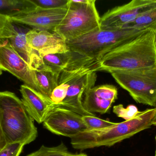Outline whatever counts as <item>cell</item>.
I'll list each match as a JSON object with an SVG mask.
<instances>
[{"label": "cell", "instance_id": "obj_17", "mask_svg": "<svg viewBox=\"0 0 156 156\" xmlns=\"http://www.w3.org/2000/svg\"><path fill=\"white\" fill-rule=\"evenodd\" d=\"M37 7L32 0H0V11L5 12L8 16L27 13Z\"/></svg>", "mask_w": 156, "mask_h": 156}, {"label": "cell", "instance_id": "obj_10", "mask_svg": "<svg viewBox=\"0 0 156 156\" xmlns=\"http://www.w3.org/2000/svg\"><path fill=\"white\" fill-rule=\"evenodd\" d=\"M67 10L68 7L55 9L37 7L30 12L9 17L12 23L26 25L33 29L53 32L65 18Z\"/></svg>", "mask_w": 156, "mask_h": 156}, {"label": "cell", "instance_id": "obj_9", "mask_svg": "<svg viewBox=\"0 0 156 156\" xmlns=\"http://www.w3.org/2000/svg\"><path fill=\"white\" fill-rule=\"evenodd\" d=\"M3 71H8L38 92L29 64L14 49L7 38H0V75Z\"/></svg>", "mask_w": 156, "mask_h": 156}, {"label": "cell", "instance_id": "obj_6", "mask_svg": "<svg viewBox=\"0 0 156 156\" xmlns=\"http://www.w3.org/2000/svg\"><path fill=\"white\" fill-rule=\"evenodd\" d=\"M116 82L137 103L156 107V66L111 72Z\"/></svg>", "mask_w": 156, "mask_h": 156}, {"label": "cell", "instance_id": "obj_11", "mask_svg": "<svg viewBox=\"0 0 156 156\" xmlns=\"http://www.w3.org/2000/svg\"><path fill=\"white\" fill-rule=\"evenodd\" d=\"M97 79L96 72L86 71L75 76L73 79L66 83L70 84L66 97L57 106L67 108L82 116H95L94 114L88 112L83 106L82 97L88 90L94 87Z\"/></svg>", "mask_w": 156, "mask_h": 156}, {"label": "cell", "instance_id": "obj_2", "mask_svg": "<svg viewBox=\"0 0 156 156\" xmlns=\"http://www.w3.org/2000/svg\"><path fill=\"white\" fill-rule=\"evenodd\" d=\"M155 111V108L147 109L130 121L115 123L105 129L79 133L70 138L71 145L73 148L80 150L112 146L151 128Z\"/></svg>", "mask_w": 156, "mask_h": 156}, {"label": "cell", "instance_id": "obj_20", "mask_svg": "<svg viewBox=\"0 0 156 156\" xmlns=\"http://www.w3.org/2000/svg\"><path fill=\"white\" fill-rule=\"evenodd\" d=\"M74 155L68 151L64 143H61L58 146L52 147L42 146L38 150L27 156H74Z\"/></svg>", "mask_w": 156, "mask_h": 156}, {"label": "cell", "instance_id": "obj_8", "mask_svg": "<svg viewBox=\"0 0 156 156\" xmlns=\"http://www.w3.org/2000/svg\"><path fill=\"white\" fill-rule=\"evenodd\" d=\"M43 123L53 133L70 138L87 130L81 115L57 105H53Z\"/></svg>", "mask_w": 156, "mask_h": 156}, {"label": "cell", "instance_id": "obj_13", "mask_svg": "<svg viewBox=\"0 0 156 156\" xmlns=\"http://www.w3.org/2000/svg\"><path fill=\"white\" fill-rule=\"evenodd\" d=\"M117 98L118 90L115 86L108 84L99 85L93 87L84 93L83 106L88 112L104 114L108 112Z\"/></svg>", "mask_w": 156, "mask_h": 156}, {"label": "cell", "instance_id": "obj_12", "mask_svg": "<svg viewBox=\"0 0 156 156\" xmlns=\"http://www.w3.org/2000/svg\"><path fill=\"white\" fill-rule=\"evenodd\" d=\"M26 38L29 46L41 57L70 51L66 41L53 32L33 29L27 31Z\"/></svg>", "mask_w": 156, "mask_h": 156}, {"label": "cell", "instance_id": "obj_16", "mask_svg": "<svg viewBox=\"0 0 156 156\" xmlns=\"http://www.w3.org/2000/svg\"><path fill=\"white\" fill-rule=\"evenodd\" d=\"M26 33L15 29L12 36L9 38L12 46L16 52L29 64L30 67L42 61L38 53L31 48L27 41Z\"/></svg>", "mask_w": 156, "mask_h": 156}, {"label": "cell", "instance_id": "obj_14", "mask_svg": "<svg viewBox=\"0 0 156 156\" xmlns=\"http://www.w3.org/2000/svg\"><path fill=\"white\" fill-rule=\"evenodd\" d=\"M22 102L30 116L38 123H43L53 107L51 101L27 85L20 87Z\"/></svg>", "mask_w": 156, "mask_h": 156}, {"label": "cell", "instance_id": "obj_15", "mask_svg": "<svg viewBox=\"0 0 156 156\" xmlns=\"http://www.w3.org/2000/svg\"><path fill=\"white\" fill-rule=\"evenodd\" d=\"M31 69L34 75L38 92L51 101V94L58 85L60 75L45 66L43 61L33 66Z\"/></svg>", "mask_w": 156, "mask_h": 156}, {"label": "cell", "instance_id": "obj_29", "mask_svg": "<svg viewBox=\"0 0 156 156\" xmlns=\"http://www.w3.org/2000/svg\"><path fill=\"white\" fill-rule=\"evenodd\" d=\"M74 156H88L87 155L84 154H75Z\"/></svg>", "mask_w": 156, "mask_h": 156}, {"label": "cell", "instance_id": "obj_4", "mask_svg": "<svg viewBox=\"0 0 156 156\" xmlns=\"http://www.w3.org/2000/svg\"><path fill=\"white\" fill-rule=\"evenodd\" d=\"M149 29L150 28L100 29L67 42V44L73 54L97 62L107 52L130 41Z\"/></svg>", "mask_w": 156, "mask_h": 156}, {"label": "cell", "instance_id": "obj_28", "mask_svg": "<svg viewBox=\"0 0 156 156\" xmlns=\"http://www.w3.org/2000/svg\"><path fill=\"white\" fill-rule=\"evenodd\" d=\"M155 113L154 116V119H153V125H154V126H156V106L155 107Z\"/></svg>", "mask_w": 156, "mask_h": 156}, {"label": "cell", "instance_id": "obj_1", "mask_svg": "<svg viewBox=\"0 0 156 156\" xmlns=\"http://www.w3.org/2000/svg\"><path fill=\"white\" fill-rule=\"evenodd\" d=\"M96 65V72L110 73L156 66V28L148 29L107 52Z\"/></svg>", "mask_w": 156, "mask_h": 156}, {"label": "cell", "instance_id": "obj_22", "mask_svg": "<svg viewBox=\"0 0 156 156\" xmlns=\"http://www.w3.org/2000/svg\"><path fill=\"white\" fill-rule=\"evenodd\" d=\"M83 120L87 127V130H98L105 129L112 125L115 123L102 120L96 116H82Z\"/></svg>", "mask_w": 156, "mask_h": 156}, {"label": "cell", "instance_id": "obj_21", "mask_svg": "<svg viewBox=\"0 0 156 156\" xmlns=\"http://www.w3.org/2000/svg\"><path fill=\"white\" fill-rule=\"evenodd\" d=\"M113 111L118 117L123 118L125 121H130L135 118L140 113L138 108L133 104L128 105L125 108L122 104H118L114 106Z\"/></svg>", "mask_w": 156, "mask_h": 156}, {"label": "cell", "instance_id": "obj_27", "mask_svg": "<svg viewBox=\"0 0 156 156\" xmlns=\"http://www.w3.org/2000/svg\"><path fill=\"white\" fill-rule=\"evenodd\" d=\"M7 144L4 134L0 124V151Z\"/></svg>", "mask_w": 156, "mask_h": 156}, {"label": "cell", "instance_id": "obj_19", "mask_svg": "<svg viewBox=\"0 0 156 156\" xmlns=\"http://www.w3.org/2000/svg\"><path fill=\"white\" fill-rule=\"evenodd\" d=\"M124 28H156V6L139 15L133 22L126 25Z\"/></svg>", "mask_w": 156, "mask_h": 156}, {"label": "cell", "instance_id": "obj_25", "mask_svg": "<svg viewBox=\"0 0 156 156\" xmlns=\"http://www.w3.org/2000/svg\"><path fill=\"white\" fill-rule=\"evenodd\" d=\"M37 7L43 9H55L68 6L69 0H32Z\"/></svg>", "mask_w": 156, "mask_h": 156}, {"label": "cell", "instance_id": "obj_23", "mask_svg": "<svg viewBox=\"0 0 156 156\" xmlns=\"http://www.w3.org/2000/svg\"><path fill=\"white\" fill-rule=\"evenodd\" d=\"M15 29L9 16L0 13V38L9 39L12 35Z\"/></svg>", "mask_w": 156, "mask_h": 156}, {"label": "cell", "instance_id": "obj_26", "mask_svg": "<svg viewBox=\"0 0 156 156\" xmlns=\"http://www.w3.org/2000/svg\"><path fill=\"white\" fill-rule=\"evenodd\" d=\"M25 145L21 143L7 144L0 151V156H19Z\"/></svg>", "mask_w": 156, "mask_h": 156}, {"label": "cell", "instance_id": "obj_18", "mask_svg": "<svg viewBox=\"0 0 156 156\" xmlns=\"http://www.w3.org/2000/svg\"><path fill=\"white\" fill-rule=\"evenodd\" d=\"M43 64L51 71L60 75L67 67L72 58L71 51L66 53L50 54L41 57Z\"/></svg>", "mask_w": 156, "mask_h": 156}, {"label": "cell", "instance_id": "obj_24", "mask_svg": "<svg viewBox=\"0 0 156 156\" xmlns=\"http://www.w3.org/2000/svg\"><path fill=\"white\" fill-rule=\"evenodd\" d=\"M70 87L69 83L58 84L53 90L50 97V100L53 105H58L63 101L66 97L68 91Z\"/></svg>", "mask_w": 156, "mask_h": 156}, {"label": "cell", "instance_id": "obj_5", "mask_svg": "<svg viewBox=\"0 0 156 156\" xmlns=\"http://www.w3.org/2000/svg\"><path fill=\"white\" fill-rule=\"evenodd\" d=\"M95 0H69L67 13L53 32L66 42L101 29Z\"/></svg>", "mask_w": 156, "mask_h": 156}, {"label": "cell", "instance_id": "obj_3", "mask_svg": "<svg viewBox=\"0 0 156 156\" xmlns=\"http://www.w3.org/2000/svg\"><path fill=\"white\" fill-rule=\"evenodd\" d=\"M0 124L7 144H28L36 139L37 128L22 100L13 93L0 92Z\"/></svg>", "mask_w": 156, "mask_h": 156}, {"label": "cell", "instance_id": "obj_30", "mask_svg": "<svg viewBox=\"0 0 156 156\" xmlns=\"http://www.w3.org/2000/svg\"><path fill=\"white\" fill-rule=\"evenodd\" d=\"M155 146H156V148H155V155H154V156H156V136H155Z\"/></svg>", "mask_w": 156, "mask_h": 156}, {"label": "cell", "instance_id": "obj_7", "mask_svg": "<svg viewBox=\"0 0 156 156\" xmlns=\"http://www.w3.org/2000/svg\"><path fill=\"white\" fill-rule=\"evenodd\" d=\"M156 0H133L126 4L110 9L101 17L102 30L124 28L139 15L155 7Z\"/></svg>", "mask_w": 156, "mask_h": 156}]
</instances>
